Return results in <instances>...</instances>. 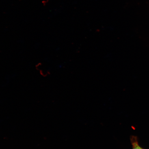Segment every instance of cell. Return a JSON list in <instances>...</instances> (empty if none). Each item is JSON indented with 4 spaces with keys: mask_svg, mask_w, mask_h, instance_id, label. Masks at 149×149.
Listing matches in <instances>:
<instances>
[{
    "mask_svg": "<svg viewBox=\"0 0 149 149\" xmlns=\"http://www.w3.org/2000/svg\"><path fill=\"white\" fill-rule=\"evenodd\" d=\"M133 142L132 143L133 146V149H143L139 146L138 143L137 141L136 140V139L134 141L133 140Z\"/></svg>",
    "mask_w": 149,
    "mask_h": 149,
    "instance_id": "6da1fadb",
    "label": "cell"
}]
</instances>
